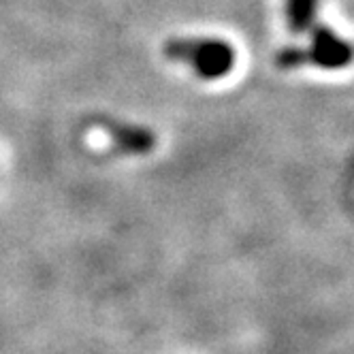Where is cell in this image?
<instances>
[{
	"instance_id": "3957f363",
	"label": "cell",
	"mask_w": 354,
	"mask_h": 354,
	"mask_svg": "<svg viewBox=\"0 0 354 354\" xmlns=\"http://www.w3.org/2000/svg\"><path fill=\"white\" fill-rule=\"evenodd\" d=\"M354 56V49L348 41L339 39L333 30L320 26L314 35L312 60L322 66H346Z\"/></svg>"
},
{
	"instance_id": "7a4b0ae2",
	"label": "cell",
	"mask_w": 354,
	"mask_h": 354,
	"mask_svg": "<svg viewBox=\"0 0 354 354\" xmlns=\"http://www.w3.org/2000/svg\"><path fill=\"white\" fill-rule=\"evenodd\" d=\"M96 126L111 139L113 149L120 151V154L145 156L156 147V135L151 133L147 126L129 124V122H120V120H109V118L96 120Z\"/></svg>"
},
{
	"instance_id": "6da1fadb",
	"label": "cell",
	"mask_w": 354,
	"mask_h": 354,
	"mask_svg": "<svg viewBox=\"0 0 354 354\" xmlns=\"http://www.w3.org/2000/svg\"><path fill=\"white\" fill-rule=\"evenodd\" d=\"M162 52L173 62L188 64L205 82L222 80L235 66V49L222 39L177 37L162 45Z\"/></svg>"
},
{
	"instance_id": "277c9868",
	"label": "cell",
	"mask_w": 354,
	"mask_h": 354,
	"mask_svg": "<svg viewBox=\"0 0 354 354\" xmlns=\"http://www.w3.org/2000/svg\"><path fill=\"white\" fill-rule=\"evenodd\" d=\"M318 0H286V19L292 32H303L312 26Z\"/></svg>"
}]
</instances>
